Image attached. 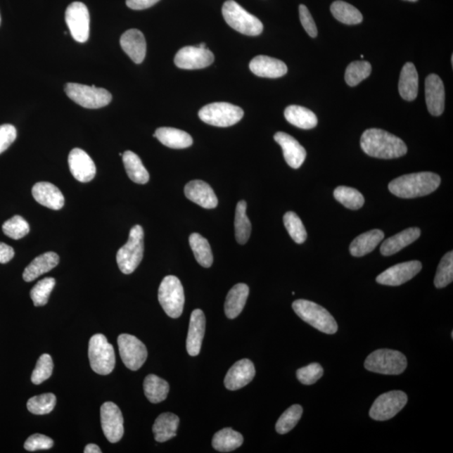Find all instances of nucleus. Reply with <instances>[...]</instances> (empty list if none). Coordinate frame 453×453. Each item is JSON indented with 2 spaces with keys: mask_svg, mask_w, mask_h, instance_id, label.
Returning <instances> with one entry per match:
<instances>
[{
  "mask_svg": "<svg viewBox=\"0 0 453 453\" xmlns=\"http://www.w3.org/2000/svg\"><path fill=\"white\" fill-rule=\"evenodd\" d=\"M441 184V177L433 172L408 174L396 178L389 184L392 194L400 198H415L433 193Z\"/></svg>",
  "mask_w": 453,
  "mask_h": 453,
  "instance_id": "nucleus-2",
  "label": "nucleus"
},
{
  "mask_svg": "<svg viewBox=\"0 0 453 453\" xmlns=\"http://www.w3.org/2000/svg\"><path fill=\"white\" fill-rule=\"evenodd\" d=\"M65 91L69 98L80 106L86 108H100L106 107L112 101L110 91L94 85L87 86L69 82L65 86Z\"/></svg>",
  "mask_w": 453,
  "mask_h": 453,
  "instance_id": "nucleus-10",
  "label": "nucleus"
},
{
  "mask_svg": "<svg viewBox=\"0 0 453 453\" xmlns=\"http://www.w3.org/2000/svg\"><path fill=\"white\" fill-rule=\"evenodd\" d=\"M334 18L346 25H358L362 23L364 17L358 8L344 1H335L331 6Z\"/></svg>",
  "mask_w": 453,
  "mask_h": 453,
  "instance_id": "nucleus-39",
  "label": "nucleus"
},
{
  "mask_svg": "<svg viewBox=\"0 0 453 453\" xmlns=\"http://www.w3.org/2000/svg\"><path fill=\"white\" fill-rule=\"evenodd\" d=\"M70 172L74 178L80 182H89L96 176V165L94 160L84 151L75 148L68 156Z\"/></svg>",
  "mask_w": 453,
  "mask_h": 453,
  "instance_id": "nucleus-17",
  "label": "nucleus"
},
{
  "mask_svg": "<svg viewBox=\"0 0 453 453\" xmlns=\"http://www.w3.org/2000/svg\"><path fill=\"white\" fill-rule=\"evenodd\" d=\"M15 250L6 243L0 242V263L6 264L14 258Z\"/></svg>",
  "mask_w": 453,
  "mask_h": 453,
  "instance_id": "nucleus-54",
  "label": "nucleus"
},
{
  "mask_svg": "<svg viewBox=\"0 0 453 453\" xmlns=\"http://www.w3.org/2000/svg\"><path fill=\"white\" fill-rule=\"evenodd\" d=\"M174 62L181 69H203L215 62V55L208 48L186 46L177 52Z\"/></svg>",
  "mask_w": 453,
  "mask_h": 453,
  "instance_id": "nucleus-15",
  "label": "nucleus"
},
{
  "mask_svg": "<svg viewBox=\"0 0 453 453\" xmlns=\"http://www.w3.org/2000/svg\"><path fill=\"white\" fill-rule=\"evenodd\" d=\"M453 280V252L450 251L440 262L435 274L434 285L441 289L451 284Z\"/></svg>",
  "mask_w": 453,
  "mask_h": 453,
  "instance_id": "nucleus-44",
  "label": "nucleus"
},
{
  "mask_svg": "<svg viewBox=\"0 0 453 453\" xmlns=\"http://www.w3.org/2000/svg\"><path fill=\"white\" fill-rule=\"evenodd\" d=\"M371 72V64L365 60H356L348 65L345 72V81L347 85L355 87L369 77Z\"/></svg>",
  "mask_w": 453,
  "mask_h": 453,
  "instance_id": "nucleus-41",
  "label": "nucleus"
},
{
  "mask_svg": "<svg viewBox=\"0 0 453 453\" xmlns=\"http://www.w3.org/2000/svg\"><path fill=\"white\" fill-rule=\"evenodd\" d=\"M160 0H126V4L134 11L146 10V8L155 6Z\"/></svg>",
  "mask_w": 453,
  "mask_h": 453,
  "instance_id": "nucleus-53",
  "label": "nucleus"
},
{
  "mask_svg": "<svg viewBox=\"0 0 453 453\" xmlns=\"http://www.w3.org/2000/svg\"><path fill=\"white\" fill-rule=\"evenodd\" d=\"M284 224L291 238L296 243H302L306 241L307 233L306 229L296 213L294 212H286L283 217Z\"/></svg>",
  "mask_w": 453,
  "mask_h": 453,
  "instance_id": "nucleus-45",
  "label": "nucleus"
},
{
  "mask_svg": "<svg viewBox=\"0 0 453 453\" xmlns=\"http://www.w3.org/2000/svg\"><path fill=\"white\" fill-rule=\"evenodd\" d=\"M85 453H101L102 451L100 447L96 444L90 443L87 445L84 449Z\"/></svg>",
  "mask_w": 453,
  "mask_h": 453,
  "instance_id": "nucleus-55",
  "label": "nucleus"
},
{
  "mask_svg": "<svg viewBox=\"0 0 453 453\" xmlns=\"http://www.w3.org/2000/svg\"><path fill=\"white\" fill-rule=\"evenodd\" d=\"M89 358L91 369L101 376H108L115 367V352L103 334H95L91 338Z\"/></svg>",
  "mask_w": 453,
  "mask_h": 453,
  "instance_id": "nucleus-7",
  "label": "nucleus"
},
{
  "mask_svg": "<svg viewBox=\"0 0 453 453\" xmlns=\"http://www.w3.org/2000/svg\"><path fill=\"white\" fill-rule=\"evenodd\" d=\"M154 137L158 138L164 146L172 149H185L193 143V139L189 134L175 128H159L156 129Z\"/></svg>",
  "mask_w": 453,
  "mask_h": 453,
  "instance_id": "nucleus-29",
  "label": "nucleus"
},
{
  "mask_svg": "<svg viewBox=\"0 0 453 453\" xmlns=\"http://www.w3.org/2000/svg\"><path fill=\"white\" fill-rule=\"evenodd\" d=\"M120 45L134 63L141 64L146 55V42L141 30L132 29L122 34Z\"/></svg>",
  "mask_w": 453,
  "mask_h": 453,
  "instance_id": "nucleus-23",
  "label": "nucleus"
},
{
  "mask_svg": "<svg viewBox=\"0 0 453 453\" xmlns=\"http://www.w3.org/2000/svg\"><path fill=\"white\" fill-rule=\"evenodd\" d=\"M180 419L175 414H161L155 421L153 433L156 442H165L175 438Z\"/></svg>",
  "mask_w": 453,
  "mask_h": 453,
  "instance_id": "nucleus-31",
  "label": "nucleus"
},
{
  "mask_svg": "<svg viewBox=\"0 0 453 453\" xmlns=\"http://www.w3.org/2000/svg\"><path fill=\"white\" fill-rule=\"evenodd\" d=\"M0 24H1V15H0Z\"/></svg>",
  "mask_w": 453,
  "mask_h": 453,
  "instance_id": "nucleus-58",
  "label": "nucleus"
},
{
  "mask_svg": "<svg viewBox=\"0 0 453 453\" xmlns=\"http://www.w3.org/2000/svg\"><path fill=\"white\" fill-rule=\"evenodd\" d=\"M246 210V202H238L235 211L234 229L235 238L239 245H245L251 234L252 226Z\"/></svg>",
  "mask_w": 453,
  "mask_h": 453,
  "instance_id": "nucleus-37",
  "label": "nucleus"
},
{
  "mask_svg": "<svg viewBox=\"0 0 453 453\" xmlns=\"http://www.w3.org/2000/svg\"><path fill=\"white\" fill-rule=\"evenodd\" d=\"M407 1L416 2V1H417V0H407Z\"/></svg>",
  "mask_w": 453,
  "mask_h": 453,
  "instance_id": "nucleus-57",
  "label": "nucleus"
},
{
  "mask_svg": "<svg viewBox=\"0 0 453 453\" xmlns=\"http://www.w3.org/2000/svg\"><path fill=\"white\" fill-rule=\"evenodd\" d=\"M303 409L300 404H294L282 414L276 425V430L279 434L284 435L290 433L302 418Z\"/></svg>",
  "mask_w": 453,
  "mask_h": 453,
  "instance_id": "nucleus-42",
  "label": "nucleus"
},
{
  "mask_svg": "<svg viewBox=\"0 0 453 453\" xmlns=\"http://www.w3.org/2000/svg\"><path fill=\"white\" fill-rule=\"evenodd\" d=\"M426 102L431 115L440 116L445 108V89L439 76L430 74L426 79Z\"/></svg>",
  "mask_w": 453,
  "mask_h": 453,
  "instance_id": "nucleus-19",
  "label": "nucleus"
},
{
  "mask_svg": "<svg viewBox=\"0 0 453 453\" xmlns=\"http://www.w3.org/2000/svg\"><path fill=\"white\" fill-rule=\"evenodd\" d=\"M101 425L104 435L108 442L116 443L123 438L124 417L117 406L113 402H106L100 409Z\"/></svg>",
  "mask_w": 453,
  "mask_h": 453,
  "instance_id": "nucleus-14",
  "label": "nucleus"
},
{
  "mask_svg": "<svg viewBox=\"0 0 453 453\" xmlns=\"http://www.w3.org/2000/svg\"><path fill=\"white\" fill-rule=\"evenodd\" d=\"M117 345L121 359L129 369L136 371L145 364L148 352L141 340L133 335L121 334L117 338Z\"/></svg>",
  "mask_w": 453,
  "mask_h": 453,
  "instance_id": "nucleus-12",
  "label": "nucleus"
},
{
  "mask_svg": "<svg viewBox=\"0 0 453 453\" xmlns=\"http://www.w3.org/2000/svg\"><path fill=\"white\" fill-rule=\"evenodd\" d=\"M243 435L232 428H224L213 435L212 447L220 452H229L242 446Z\"/></svg>",
  "mask_w": 453,
  "mask_h": 453,
  "instance_id": "nucleus-35",
  "label": "nucleus"
},
{
  "mask_svg": "<svg viewBox=\"0 0 453 453\" xmlns=\"http://www.w3.org/2000/svg\"><path fill=\"white\" fill-rule=\"evenodd\" d=\"M189 243L198 264L204 268L211 267L213 263V255L211 246L207 239L202 235L194 233L190 235Z\"/></svg>",
  "mask_w": 453,
  "mask_h": 453,
  "instance_id": "nucleus-38",
  "label": "nucleus"
},
{
  "mask_svg": "<svg viewBox=\"0 0 453 453\" xmlns=\"http://www.w3.org/2000/svg\"><path fill=\"white\" fill-rule=\"evenodd\" d=\"M385 237L380 229H374L359 235L351 243L350 251L352 256L361 257L372 252Z\"/></svg>",
  "mask_w": 453,
  "mask_h": 453,
  "instance_id": "nucleus-32",
  "label": "nucleus"
},
{
  "mask_svg": "<svg viewBox=\"0 0 453 453\" xmlns=\"http://www.w3.org/2000/svg\"><path fill=\"white\" fill-rule=\"evenodd\" d=\"M56 404L55 395L46 393L30 398L27 402V408L34 415H46L53 411Z\"/></svg>",
  "mask_w": 453,
  "mask_h": 453,
  "instance_id": "nucleus-43",
  "label": "nucleus"
},
{
  "mask_svg": "<svg viewBox=\"0 0 453 453\" xmlns=\"http://www.w3.org/2000/svg\"><path fill=\"white\" fill-rule=\"evenodd\" d=\"M53 361L49 355H42L39 358L36 368L32 376V381L34 385H40L51 376L53 371Z\"/></svg>",
  "mask_w": 453,
  "mask_h": 453,
  "instance_id": "nucleus-48",
  "label": "nucleus"
},
{
  "mask_svg": "<svg viewBox=\"0 0 453 453\" xmlns=\"http://www.w3.org/2000/svg\"><path fill=\"white\" fill-rule=\"evenodd\" d=\"M17 137L15 126L11 125H0V154L6 151Z\"/></svg>",
  "mask_w": 453,
  "mask_h": 453,
  "instance_id": "nucleus-51",
  "label": "nucleus"
},
{
  "mask_svg": "<svg viewBox=\"0 0 453 453\" xmlns=\"http://www.w3.org/2000/svg\"><path fill=\"white\" fill-rule=\"evenodd\" d=\"M255 376V368L252 361L243 359L235 363L226 373L224 385L229 390H237L249 385Z\"/></svg>",
  "mask_w": 453,
  "mask_h": 453,
  "instance_id": "nucleus-18",
  "label": "nucleus"
},
{
  "mask_svg": "<svg viewBox=\"0 0 453 453\" xmlns=\"http://www.w3.org/2000/svg\"><path fill=\"white\" fill-rule=\"evenodd\" d=\"M206 328V318L200 309L191 313L189 334L186 338V350L190 356H198L201 351L203 340Z\"/></svg>",
  "mask_w": 453,
  "mask_h": 453,
  "instance_id": "nucleus-22",
  "label": "nucleus"
},
{
  "mask_svg": "<svg viewBox=\"0 0 453 453\" xmlns=\"http://www.w3.org/2000/svg\"><path fill=\"white\" fill-rule=\"evenodd\" d=\"M158 299L170 317H180L184 309L185 295L179 279L174 276L165 277L159 287Z\"/></svg>",
  "mask_w": 453,
  "mask_h": 453,
  "instance_id": "nucleus-8",
  "label": "nucleus"
},
{
  "mask_svg": "<svg viewBox=\"0 0 453 453\" xmlns=\"http://www.w3.org/2000/svg\"><path fill=\"white\" fill-rule=\"evenodd\" d=\"M32 195L34 200L42 206L60 210L64 206V196L55 185L50 182H38L32 189Z\"/></svg>",
  "mask_w": 453,
  "mask_h": 453,
  "instance_id": "nucleus-24",
  "label": "nucleus"
},
{
  "mask_svg": "<svg viewBox=\"0 0 453 453\" xmlns=\"http://www.w3.org/2000/svg\"><path fill=\"white\" fill-rule=\"evenodd\" d=\"M324 376V369L317 363H313L300 368L296 372V377L298 381L303 385H311L320 380Z\"/></svg>",
  "mask_w": 453,
  "mask_h": 453,
  "instance_id": "nucleus-49",
  "label": "nucleus"
},
{
  "mask_svg": "<svg viewBox=\"0 0 453 453\" xmlns=\"http://www.w3.org/2000/svg\"><path fill=\"white\" fill-rule=\"evenodd\" d=\"M333 195L338 202L342 203L344 207L352 209V210H358V209L364 206V196L358 190L352 189V187L338 186L334 190Z\"/></svg>",
  "mask_w": 453,
  "mask_h": 453,
  "instance_id": "nucleus-40",
  "label": "nucleus"
},
{
  "mask_svg": "<svg viewBox=\"0 0 453 453\" xmlns=\"http://www.w3.org/2000/svg\"><path fill=\"white\" fill-rule=\"evenodd\" d=\"M169 390L168 383L155 374H149L143 381V391L151 403L164 402L167 398Z\"/></svg>",
  "mask_w": 453,
  "mask_h": 453,
  "instance_id": "nucleus-36",
  "label": "nucleus"
},
{
  "mask_svg": "<svg viewBox=\"0 0 453 453\" xmlns=\"http://www.w3.org/2000/svg\"><path fill=\"white\" fill-rule=\"evenodd\" d=\"M54 445L53 440L42 434H34L26 440L25 449L29 452L51 449Z\"/></svg>",
  "mask_w": 453,
  "mask_h": 453,
  "instance_id": "nucleus-50",
  "label": "nucleus"
},
{
  "mask_svg": "<svg viewBox=\"0 0 453 453\" xmlns=\"http://www.w3.org/2000/svg\"><path fill=\"white\" fill-rule=\"evenodd\" d=\"M143 230L141 225L134 226L129 232L128 242L117 253V264L122 273L132 274L143 256Z\"/></svg>",
  "mask_w": 453,
  "mask_h": 453,
  "instance_id": "nucleus-5",
  "label": "nucleus"
},
{
  "mask_svg": "<svg viewBox=\"0 0 453 453\" xmlns=\"http://www.w3.org/2000/svg\"><path fill=\"white\" fill-rule=\"evenodd\" d=\"M55 285L56 280L51 277L43 279L37 282V284L30 291V298L33 300L34 307H42L46 305Z\"/></svg>",
  "mask_w": 453,
  "mask_h": 453,
  "instance_id": "nucleus-46",
  "label": "nucleus"
},
{
  "mask_svg": "<svg viewBox=\"0 0 453 453\" xmlns=\"http://www.w3.org/2000/svg\"><path fill=\"white\" fill-rule=\"evenodd\" d=\"M222 13L226 24L238 32L250 37L260 36L263 32L262 23L234 0L224 4Z\"/></svg>",
  "mask_w": 453,
  "mask_h": 453,
  "instance_id": "nucleus-4",
  "label": "nucleus"
},
{
  "mask_svg": "<svg viewBox=\"0 0 453 453\" xmlns=\"http://www.w3.org/2000/svg\"><path fill=\"white\" fill-rule=\"evenodd\" d=\"M364 367L370 372L398 376L407 367V359L402 352L390 350H378L365 360Z\"/></svg>",
  "mask_w": 453,
  "mask_h": 453,
  "instance_id": "nucleus-6",
  "label": "nucleus"
},
{
  "mask_svg": "<svg viewBox=\"0 0 453 453\" xmlns=\"http://www.w3.org/2000/svg\"><path fill=\"white\" fill-rule=\"evenodd\" d=\"M300 23L306 32L312 38L317 37V28L314 20H313L310 11L304 4L299 6Z\"/></svg>",
  "mask_w": 453,
  "mask_h": 453,
  "instance_id": "nucleus-52",
  "label": "nucleus"
},
{
  "mask_svg": "<svg viewBox=\"0 0 453 453\" xmlns=\"http://www.w3.org/2000/svg\"><path fill=\"white\" fill-rule=\"evenodd\" d=\"M422 264L420 261L413 260L400 263L387 269L376 278L378 284L398 286L411 280L421 271Z\"/></svg>",
  "mask_w": 453,
  "mask_h": 453,
  "instance_id": "nucleus-16",
  "label": "nucleus"
},
{
  "mask_svg": "<svg viewBox=\"0 0 453 453\" xmlns=\"http://www.w3.org/2000/svg\"><path fill=\"white\" fill-rule=\"evenodd\" d=\"M59 256L54 252H47L37 257L23 273V279L26 282H32L39 276H42L54 269L59 264Z\"/></svg>",
  "mask_w": 453,
  "mask_h": 453,
  "instance_id": "nucleus-26",
  "label": "nucleus"
},
{
  "mask_svg": "<svg viewBox=\"0 0 453 453\" xmlns=\"http://www.w3.org/2000/svg\"><path fill=\"white\" fill-rule=\"evenodd\" d=\"M65 19L74 40L84 43L89 40L90 15L88 8L81 2H73L68 7Z\"/></svg>",
  "mask_w": 453,
  "mask_h": 453,
  "instance_id": "nucleus-13",
  "label": "nucleus"
},
{
  "mask_svg": "<svg viewBox=\"0 0 453 453\" xmlns=\"http://www.w3.org/2000/svg\"><path fill=\"white\" fill-rule=\"evenodd\" d=\"M3 232L6 236L18 241L30 232V225L23 217L16 215L8 219L2 226Z\"/></svg>",
  "mask_w": 453,
  "mask_h": 453,
  "instance_id": "nucleus-47",
  "label": "nucleus"
},
{
  "mask_svg": "<svg viewBox=\"0 0 453 453\" xmlns=\"http://www.w3.org/2000/svg\"><path fill=\"white\" fill-rule=\"evenodd\" d=\"M197 46L199 47V48H207L206 45H205V43H201V44H199Z\"/></svg>",
  "mask_w": 453,
  "mask_h": 453,
  "instance_id": "nucleus-56",
  "label": "nucleus"
},
{
  "mask_svg": "<svg viewBox=\"0 0 453 453\" xmlns=\"http://www.w3.org/2000/svg\"><path fill=\"white\" fill-rule=\"evenodd\" d=\"M294 312L313 328L326 334L338 332L336 320L324 307L307 300H296L293 304Z\"/></svg>",
  "mask_w": 453,
  "mask_h": 453,
  "instance_id": "nucleus-3",
  "label": "nucleus"
},
{
  "mask_svg": "<svg viewBox=\"0 0 453 453\" xmlns=\"http://www.w3.org/2000/svg\"><path fill=\"white\" fill-rule=\"evenodd\" d=\"M419 77L416 68L411 63H407L400 72L399 91L402 98L407 101H413L417 97Z\"/></svg>",
  "mask_w": 453,
  "mask_h": 453,
  "instance_id": "nucleus-30",
  "label": "nucleus"
},
{
  "mask_svg": "<svg viewBox=\"0 0 453 453\" xmlns=\"http://www.w3.org/2000/svg\"><path fill=\"white\" fill-rule=\"evenodd\" d=\"M250 69L256 76L267 78L281 77L288 71L282 60L267 56H255L250 63Z\"/></svg>",
  "mask_w": 453,
  "mask_h": 453,
  "instance_id": "nucleus-25",
  "label": "nucleus"
},
{
  "mask_svg": "<svg viewBox=\"0 0 453 453\" xmlns=\"http://www.w3.org/2000/svg\"><path fill=\"white\" fill-rule=\"evenodd\" d=\"M184 193L190 201L203 208H215L219 203L212 187L207 182L201 180H194L187 183Z\"/></svg>",
  "mask_w": 453,
  "mask_h": 453,
  "instance_id": "nucleus-21",
  "label": "nucleus"
},
{
  "mask_svg": "<svg viewBox=\"0 0 453 453\" xmlns=\"http://www.w3.org/2000/svg\"><path fill=\"white\" fill-rule=\"evenodd\" d=\"M360 143L366 154L378 159L400 158L407 153L402 139L380 129L365 130Z\"/></svg>",
  "mask_w": 453,
  "mask_h": 453,
  "instance_id": "nucleus-1",
  "label": "nucleus"
},
{
  "mask_svg": "<svg viewBox=\"0 0 453 453\" xmlns=\"http://www.w3.org/2000/svg\"><path fill=\"white\" fill-rule=\"evenodd\" d=\"M250 288L245 284H237L229 291L226 295L224 311L226 317L229 319H234L243 311L245 307L248 296H249Z\"/></svg>",
  "mask_w": 453,
  "mask_h": 453,
  "instance_id": "nucleus-28",
  "label": "nucleus"
},
{
  "mask_svg": "<svg viewBox=\"0 0 453 453\" xmlns=\"http://www.w3.org/2000/svg\"><path fill=\"white\" fill-rule=\"evenodd\" d=\"M198 115L208 125L229 127L242 120L243 110L229 103H213L202 108Z\"/></svg>",
  "mask_w": 453,
  "mask_h": 453,
  "instance_id": "nucleus-9",
  "label": "nucleus"
},
{
  "mask_svg": "<svg viewBox=\"0 0 453 453\" xmlns=\"http://www.w3.org/2000/svg\"><path fill=\"white\" fill-rule=\"evenodd\" d=\"M274 139L282 148L286 163L294 169L302 167L307 158L305 148L295 138L284 132H277Z\"/></svg>",
  "mask_w": 453,
  "mask_h": 453,
  "instance_id": "nucleus-20",
  "label": "nucleus"
},
{
  "mask_svg": "<svg viewBox=\"0 0 453 453\" xmlns=\"http://www.w3.org/2000/svg\"><path fill=\"white\" fill-rule=\"evenodd\" d=\"M407 395L394 390L383 394L376 400L369 411V416L376 421H387L393 418L406 407Z\"/></svg>",
  "mask_w": 453,
  "mask_h": 453,
  "instance_id": "nucleus-11",
  "label": "nucleus"
},
{
  "mask_svg": "<svg viewBox=\"0 0 453 453\" xmlns=\"http://www.w3.org/2000/svg\"><path fill=\"white\" fill-rule=\"evenodd\" d=\"M285 117L290 124L303 129H311L317 125V117L314 113L308 108L291 106L285 110Z\"/></svg>",
  "mask_w": 453,
  "mask_h": 453,
  "instance_id": "nucleus-33",
  "label": "nucleus"
},
{
  "mask_svg": "<svg viewBox=\"0 0 453 453\" xmlns=\"http://www.w3.org/2000/svg\"><path fill=\"white\" fill-rule=\"evenodd\" d=\"M421 233L419 228H409L394 235L383 242L381 247V254L385 256L396 254L419 238Z\"/></svg>",
  "mask_w": 453,
  "mask_h": 453,
  "instance_id": "nucleus-27",
  "label": "nucleus"
},
{
  "mask_svg": "<svg viewBox=\"0 0 453 453\" xmlns=\"http://www.w3.org/2000/svg\"><path fill=\"white\" fill-rule=\"evenodd\" d=\"M123 162L129 179L138 184H146L150 180L149 172L143 165L141 158L133 151H127L123 154Z\"/></svg>",
  "mask_w": 453,
  "mask_h": 453,
  "instance_id": "nucleus-34",
  "label": "nucleus"
}]
</instances>
